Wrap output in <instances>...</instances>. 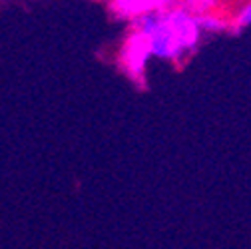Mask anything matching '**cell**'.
<instances>
[{
  "instance_id": "5b68a950",
  "label": "cell",
  "mask_w": 251,
  "mask_h": 249,
  "mask_svg": "<svg viewBox=\"0 0 251 249\" xmlns=\"http://www.w3.org/2000/svg\"><path fill=\"white\" fill-rule=\"evenodd\" d=\"M181 4L192 8L196 14H205V12H215L222 6V0H183Z\"/></svg>"
},
{
  "instance_id": "8992f818",
  "label": "cell",
  "mask_w": 251,
  "mask_h": 249,
  "mask_svg": "<svg viewBox=\"0 0 251 249\" xmlns=\"http://www.w3.org/2000/svg\"><path fill=\"white\" fill-rule=\"evenodd\" d=\"M231 22H233V30H241V28L251 26V0H247V2L235 12Z\"/></svg>"
},
{
  "instance_id": "277c9868",
  "label": "cell",
  "mask_w": 251,
  "mask_h": 249,
  "mask_svg": "<svg viewBox=\"0 0 251 249\" xmlns=\"http://www.w3.org/2000/svg\"><path fill=\"white\" fill-rule=\"evenodd\" d=\"M200 16V26L203 30V34H224L229 28H233L231 18L224 16L222 12H205V14H198Z\"/></svg>"
},
{
  "instance_id": "7a4b0ae2",
  "label": "cell",
  "mask_w": 251,
  "mask_h": 249,
  "mask_svg": "<svg viewBox=\"0 0 251 249\" xmlns=\"http://www.w3.org/2000/svg\"><path fill=\"white\" fill-rule=\"evenodd\" d=\"M150 58H153L150 38L144 36L142 32L130 30V34L124 38L120 52H118V64H120L122 72L132 82H136L138 86H144Z\"/></svg>"
},
{
  "instance_id": "3957f363",
  "label": "cell",
  "mask_w": 251,
  "mask_h": 249,
  "mask_svg": "<svg viewBox=\"0 0 251 249\" xmlns=\"http://www.w3.org/2000/svg\"><path fill=\"white\" fill-rule=\"evenodd\" d=\"M183 0H110V6L118 18L136 20L148 12L166 10V8L177 6Z\"/></svg>"
},
{
  "instance_id": "6da1fadb",
  "label": "cell",
  "mask_w": 251,
  "mask_h": 249,
  "mask_svg": "<svg viewBox=\"0 0 251 249\" xmlns=\"http://www.w3.org/2000/svg\"><path fill=\"white\" fill-rule=\"evenodd\" d=\"M132 30L150 38L153 58L172 64H181L194 56L203 38L200 16L185 4L148 12L132 20Z\"/></svg>"
}]
</instances>
